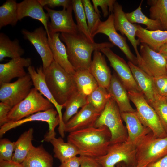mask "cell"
Masks as SVG:
<instances>
[{
	"label": "cell",
	"instance_id": "1",
	"mask_svg": "<svg viewBox=\"0 0 167 167\" xmlns=\"http://www.w3.org/2000/svg\"><path fill=\"white\" fill-rule=\"evenodd\" d=\"M111 138L109 130L103 126L69 133L67 139L77 148L80 156L96 158L106 154L111 144Z\"/></svg>",
	"mask_w": 167,
	"mask_h": 167
},
{
	"label": "cell",
	"instance_id": "2",
	"mask_svg": "<svg viewBox=\"0 0 167 167\" xmlns=\"http://www.w3.org/2000/svg\"><path fill=\"white\" fill-rule=\"evenodd\" d=\"M60 38L66 45L69 60L75 71L89 70L93 52L114 46L109 42H92L79 32L74 34L61 33Z\"/></svg>",
	"mask_w": 167,
	"mask_h": 167
},
{
	"label": "cell",
	"instance_id": "3",
	"mask_svg": "<svg viewBox=\"0 0 167 167\" xmlns=\"http://www.w3.org/2000/svg\"><path fill=\"white\" fill-rule=\"evenodd\" d=\"M43 71L49 91L56 101L63 106L78 91L73 75L66 71L54 60Z\"/></svg>",
	"mask_w": 167,
	"mask_h": 167
},
{
	"label": "cell",
	"instance_id": "4",
	"mask_svg": "<svg viewBox=\"0 0 167 167\" xmlns=\"http://www.w3.org/2000/svg\"><path fill=\"white\" fill-rule=\"evenodd\" d=\"M135 167H144L167 155V136L161 138L155 136L151 131L135 146Z\"/></svg>",
	"mask_w": 167,
	"mask_h": 167
},
{
	"label": "cell",
	"instance_id": "5",
	"mask_svg": "<svg viewBox=\"0 0 167 167\" xmlns=\"http://www.w3.org/2000/svg\"><path fill=\"white\" fill-rule=\"evenodd\" d=\"M121 113L114 100L111 97L97 119L94 127L105 126L111 134V144L126 142L128 134L122 122Z\"/></svg>",
	"mask_w": 167,
	"mask_h": 167
},
{
	"label": "cell",
	"instance_id": "6",
	"mask_svg": "<svg viewBox=\"0 0 167 167\" xmlns=\"http://www.w3.org/2000/svg\"><path fill=\"white\" fill-rule=\"evenodd\" d=\"M54 106L36 88H32L24 99L12 108L6 123L20 120L37 112L53 108Z\"/></svg>",
	"mask_w": 167,
	"mask_h": 167
},
{
	"label": "cell",
	"instance_id": "7",
	"mask_svg": "<svg viewBox=\"0 0 167 167\" xmlns=\"http://www.w3.org/2000/svg\"><path fill=\"white\" fill-rule=\"evenodd\" d=\"M130 100L135 106L137 115L142 124L150 129L158 138L167 136L159 118L153 108L148 104L143 94L128 91Z\"/></svg>",
	"mask_w": 167,
	"mask_h": 167
},
{
	"label": "cell",
	"instance_id": "8",
	"mask_svg": "<svg viewBox=\"0 0 167 167\" xmlns=\"http://www.w3.org/2000/svg\"><path fill=\"white\" fill-rule=\"evenodd\" d=\"M136 155L135 146L125 142L111 144L105 155L95 159L102 167H116L122 162L126 167H135Z\"/></svg>",
	"mask_w": 167,
	"mask_h": 167
},
{
	"label": "cell",
	"instance_id": "9",
	"mask_svg": "<svg viewBox=\"0 0 167 167\" xmlns=\"http://www.w3.org/2000/svg\"><path fill=\"white\" fill-rule=\"evenodd\" d=\"M33 85L28 73L14 82L1 84H0V100L12 108L28 96Z\"/></svg>",
	"mask_w": 167,
	"mask_h": 167
},
{
	"label": "cell",
	"instance_id": "10",
	"mask_svg": "<svg viewBox=\"0 0 167 167\" xmlns=\"http://www.w3.org/2000/svg\"><path fill=\"white\" fill-rule=\"evenodd\" d=\"M33 121L45 122L48 123L49 131L45 136L44 140L49 142L51 139L55 137L56 133L55 129L59 124L60 119L57 111L53 108L46 111L37 112L16 122L6 123L0 127V136L2 137L11 129L25 123Z\"/></svg>",
	"mask_w": 167,
	"mask_h": 167
},
{
	"label": "cell",
	"instance_id": "11",
	"mask_svg": "<svg viewBox=\"0 0 167 167\" xmlns=\"http://www.w3.org/2000/svg\"><path fill=\"white\" fill-rule=\"evenodd\" d=\"M139 54L137 66L146 73L153 77L167 75V60L163 55L144 43H141Z\"/></svg>",
	"mask_w": 167,
	"mask_h": 167
},
{
	"label": "cell",
	"instance_id": "12",
	"mask_svg": "<svg viewBox=\"0 0 167 167\" xmlns=\"http://www.w3.org/2000/svg\"><path fill=\"white\" fill-rule=\"evenodd\" d=\"M100 51L107 57L110 66L127 91L142 92L134 78L128 63L122 58L113 52L110 48H104Z\"/></svg>",
	"mask_w": 167,
	"mask_h": 167
},
{
	"label": "cell",
	"instance_id": "13",
	"mask_svg": "<svg viewBox=\"0 0 167 167\" xmlns=\"http://www.w3.org/2000/svg\"><path fill=\"white\" fill-rule=\"evenodd\" d=\"M44 8L50 19L48 24L49 32L74 34L79 32L73 18L72 4L68 8L59 11L51 9L47 6Z\"/></svg>",
	"mask_w": 167,
	"mask_h": 167
},
{
	"label": "cell",
	"instance_id": "14",
	"mask_svg": "<svg viewBox=\"0 0 167 167\" xmlns=\"http://www.w3.org/2000/svg\"><path fill=\"white\" fill-rule=\"evenodd\" d=\"M98 33L103 34L107 36L111 43L117 46L125 54L129 61L138 65L137 58L131 51L126 38L119 34L115 28L113 13L109 15L106 20L101 21L93 37Z\"/></svg>",
	"mask_w": 167,
	"mask_h": 167
},
{
	"label": "cell",
	"instance_id": "15",
	"mask_svg": "<svg viewBox=\"0 0 167 167\" xmlns=\"http://www.w3.org/2000/svg\"><path fill=\"white\" fill-rule=\"evenodd\" d=\"M21 32L24 38L33 45L39 54L42 61L43 69L45 70L54 60L45 30L42 26H40L33 31L24 29Z\"/></svg>",
	"mask_w": 167,
	"mask_h": 167
},
{
	"label": "cell",
	"instance_id": "16",
	"mask_svg": "<svg viewBox=\"0 0 167 167\" xmlns=\"http://www.w3.org/2000/svg\"><path fill=\"white\" fill-rule=\"evenodd\" d=\"M28 71L34 88L43 95L56 108L60 119L58 131L61 136L64 137L65 136V124L62 120L63 115L62 111L63 107L56 101L48 87L45 81L42 66H41L37 68L36 70L34 66L31 65L28 67Z\"/></svg>",
	"mask_w": 167,
	"mask_h": 167
},
{
	"label": "cell",
	"instance_id": "17",
	"mask_svg": "<svg viewBox=\"0 0 167 167\" xmlns=\"http://www.w3.org/2000/svg\"><path fill=\"white\" fill-rule=\"evenodd\" d=\"M113 12L114 25L116 30L119 31L123 36L125 35L127 37L134 49L137 58H139L141 56L138 50L137 46L140 43L139 40L135 38L138 30L137 24H132L128 20L122 6L116 1L114 5Z\"/></svg>",
	"mask_w": 167,
	"mask_h": 167
},
{
	"label": "cell",
	"instance_id": "18",
	"mask_svg": "<svg viewBox=\"0 0 167 167\" xmlns=\"http://www.w3.org/2000/svg\"><path fill=\"white\" fill-rule=\"evenodd\" d=\"M100 114L91 104L88 103L65 124V132L69 133L94 127Z\"/></svg>",
	"mask_w": 167,
	"mask_h": 167
},
{
	"label": "cell",
	"instance_id": "19",
	"mask_svg": "<svg viewBox=\"0 0 167 167\" xmlns=\"http://www.w3.org/2000/svg\"><path fill=\"white\" fill-rule=\"evenodd\" d=\"M43 7L38 0H24L18 3L17 19L18 21L29 17L38 20L43 24L49 37L48 24L49 18L48 13L44 11Z\"/></svg>",
	"mask_w": 167,
	"mask_h": 167
},
{
	"label": "cell",
	"instance_id": "20",
	"mask_svg": "<svg viewBox=\"0 0 167 167\" xmlns=\"http://www.w3.org/2000/svg\"><path fill=\"white\" fill-rule=\"evenodd\" d=\"M32 64L30 58L22 57L11 59L8 62L0 64V84L10 83L15 78H20L25 76L24 69Z\"/></svg>",
	"mask_w": 167,
	"mask_h": 167
},
{
	"label": "cell",
	"instance_id": "21",
	"mask_svg": "<svg viewBox=\"0 0 167 167\" xmlns=\"http://www.w3.org/2000/svg\"><path fill=\"white\" fill-rule=\"evenodd\" d=\"M122 118L126 123L127 134V143L135 146L146 135L152 131L144 126L139 119L136 111L134 112L121 113Z\"/></svg>",
	"mask_w": 167,
	"mask_h": 167
},
{
	"label": "cell",
	"instance_id": "22",
	"mask_svg": "<svg viewBox=\"0 0 167 167\" xmlns=\"http://www.w3.org/2000/svg\"><path fill=\"white\" fill-rule=\"evenodd\" d=\"M107 90L111 97L116 103L121 113L136 111L130 104L127 90L116 73L114 72L112 75L110 84Z\"/></svg>",
	"mask_w": 167,
	"mask_h": 167
},
{
	"label": "cell",
	"instance_id": "23",
	"mask_svg": "<svg viewBox=\"0 0 167 167\" xmlns=\"http://www.w3.org/2000/svg\"><path fill=\"white\" fill-rule=\"evenodd\" d=\"M89 70L92 75L99 86L108 89L111 81L112 75L107 66L104 55L101 51L94 52L93 59Z\"/></svg>",
	"mask_w": 167,
	"mask_h": 167
},
{
	"label": "cell",
	"instance_id": "24",
	"mask_svg": "<svg viewBox=\"0 0 167 167\" xmlns=\"http://www.w3.org/2000/svg\"><path fill=\"white\" fill-rule=\"evenodd\" d=\"M134 78L147 101L150 105L154 101L157 94L153 77L146 73L138 66L128 61Z\"/></svg>",
	"mask_w": 167,
	"mask_h": 167
},
{
	"label": "cell",
	"instance_id": "25",
	"mask_svg": "<svg viewBox=\"0 0 167 167\" xmlns=\"http://www.w3.org/2000/svg\"><path fill=\"white\" fill-rule=\"evenodd\" d=\"M48 37L54 60L68 73L74 75L75 71L70 63L66 47L60 38L59 32H49Z\"/></svg>",
	"mask_w": 167,
	"mask_h": 167
},
{
	"label": "cell",
	"instance_id": "26",
	"mask_svg": "<svg viewBox=\"0 0 167 167\" xmlns=\"http://www.w3.org/2000/svg\"><path fill=\"white\" fill-rule=\"evenodd\" d=\"M137 26L136 36L140 43L147 44L154 51L158 52L159 48L167 43V30L149 31L139 24Z\"/></svg>",
	"mask_w": 167,
	"mask_h": 167
},
{
	"label": "cell",
	"instance_id": "27",
	"mask_svg": "<svg viewBox=\"0 0 167 167\" xmlns=\"http://www.w3.org/2000/svg\"><path fill=\"white\" fill-rule=\"evenodd\" d=\"M53 159L42 145H33L22 163L24 167H53Z\"/></svg>",
	"mask_w": 167,
	"mask_h": 167
},
{
	"label": "cell",
	"instance_id": "28",
	"mask_svg": "<svg viewBox=\"0 0 167 167\" xmlns=\"http://www.w3.org/2000/svg\"><path fill=\"white\" fill-rule=\"evenodd\" d=\"M34 130L30 128L23 133L15 142L14 152L12 161L22 163L33 146Z\"/></svg>",
	"mask_w": 167,
	"mask_h": 167
},
{
	"label": "cell",
	"instance_id": "29",
	"mask_svg": "<svg viewBox=\"0 0 167 167\" xmlns=\"http://www.w3.org/2000/svg\"><path fill=\"white\" fill-rule=\"evenodd\" d=\"M24 50L19 45V40L15 39L11 40L3 33H0V61L6 57L11 59L21 57Z\"/></svg>",
	"mask_w": 167,
	"mask_h": 167
},
{
	"label": "cell",
	"instance_id": "30",
	"mask_svg": "<svg viewBox=\"0 0 167 167\" xmlns=\"http://www.w3.org/2000/svg\"><path fill=\"white\" fill-rule=\"evenodd\" d=\"M62 138L55 137L49 142L53 147L54 157L61 163L79 155L78 149L74 145L68 142H65Z\"/></svg>",
	"mask_w": 167,
	"mask_h": 167
},
{
	"label": "cell",
	"instance_id": "31",
	"mask_svg": "<svg viewBox=\"0 0 167 167\" xmlns=\"http://www.w3.org/2000/svg\"><path fill=\"white\" fill-rule=\"evenodd\" d=\"M73 77L78 90L87 96L99 86L96 79L88 70L76 71Z\"/></svg>",
	"mask_w": 167,
	"mask_h": 167
},
{
	"label": "cell",
	"instance_id": "32",
	"mask_svg": "<svg viewBox=\"0 0 167 167\" xmlns=\"http://www.w3.org/2000/svg\"><path fill=\"white\" fill-rule=\"evenodd\" d=\"M87 96L78 90L74 93L63 105L66 109L62 115V120L65 124L75 115L78 109L88 104Z\"/></svg>",
	"mask_w": 167,
	"mask_h": 167
},
{
	"label": "cell",
	"instance_id": "33",
	"mask_svg": "<svg viewBox=\"0 0 167 167\" xmlns=\"http://www.w3.org/2000/svg\"><path fill=\"white\" fill-rule=\"evenodd\" d=\"M142 1L139 7L134 11L125 13L126 17L131 23L142 24L146 26V29L149 31L163 30L159 21L148 18L142 12L141 5Z\"/></svg>",
	"mask_w": 167,
	"mask_h": 167
},
{
	"label": "cell",
	"instance_id": "34",
	"mask_svg": "<svg viewBox=\"0 0 167 167\" xmlns=\"http://www.w3.org/2000/svg\"><path fill=\"white\" fill-rule=\"evenodd\" d=\"M17 5L15 0H7L0 6V29L9 25H16Z\"/></svg>",
	"mask_w": 167,
	"mask_h": 167
},
{
	"label": "cell",
	"instance_id": "35",
	"mask_svg": "<svg viewBox=\"0 0 167 167\" xmlns=\"http://www.w3.org/2000/svg\"><path fill=\"white\" fill-rule=\"evenodd\" d=\"M150 19L160 23L163 30H167V0H149Z\"/></svg>",
	"mask_w": 167,
	"mask_h": 167
},
{
	"label": "cell",
	"instance_id": "36",
	"mask_svg": "<svg viewBox=\"0 0 167 167\" xmlns=\"http://www.w3.org/2000/svg\"><path fill=\"white\" fill-rule=\"evenodd\" d=\"M72 5L79 32L83 34L90 41L95 42L88 27L82 0H72Z\"/></svg>",
	"mask_w": 167,
	"mask_h": 167
},
{
	"label": "cell",
	"instance_id": "37",
	"mask_svg": "<svg viewBox=\"0 0 167 167\" xmlns=\"http://www.w3.org/2000/svg\"><path fill=\"white\" fill-rule=\"evenodd\" d=\"M111 96L105 88L98 86L87 96L88 103L98 112L101 113L104 109Z\"/></svg>",
	"mask_w": 167,
	"mask_h": 167
},
{
	"label": "cell",
	"instance_id": "38",
	"mask_svg": "<svg viewBox=\"0 0 167 167\" xmlns=\"http://www.w3.org/2000/svg\"><path fill=\"white\" fill-rule=\"evenodd\" d=\"M88 27L92 37L101 22L100 17L96 12L89 0H82Z\"/></svg>",
	"mask_w": 167,
	"mask_h": 167
},
{
	"label": "cell",
	"instance_id": "39",
	"mask_svg": "<svg viewBox=\"0 0 167 167\" xmlns=\"http://www.w3.org/2000/svg\"><path fill=\"white\" fill-rule=\"evenodd\" d=\"M150 105L155 110L167 134V102L165 98L158 94L153 102Z\"/></svg>",
	"mask_w": 167,
	"mask_h": 167
},
{
	"label": "cell",
	"instance_id": "40",
	"mask_svg": "<svg viewBox=\"0 0 167 167\" xmlns=\"http://www.w3.org/2000/svg\"><path fill=\"white\" fill-rule=\"evenodd\" d=\"M15 142H12L7 139L0 140V161H12L14 152Z\"/></svg>",
	"mask_w": 167,
	"mask_h": 167
},
{
	"label": "cell",
	"instance_id": "41",
	"mask_svg": "<svg viewBox=\"0 0 167 167\" xmlns=\"http://www.w3.org/2000/svg\"><path fill=\"white\" fill-rule=\"evenodd\" d=\"M94 8L98 15L101 17L100 12L98 9L100 6L102 10L103 16L107 17L109 13H113L114 5L116 2L115 0H92Z\"/></svg>",
	"mask_w": 167,
	"mask_h": 167
},
{
	"label": "cell",
	"instance_id": "42",
	"mask_svg": "<svg viewBox=\"0 0 167 167\" xmlns=\"http://www.w3.org/2000/svg\"><path fill=\"white\" fill-rule=\"evenodd\" d=\"M157 94L160 96L167 97V75L153 77Z\"/></svg>",
	"mask_w": 167,
	"mask_h": 167
},
{
	"label": "cell",
	"instance_id": "43",
	"mask_svg": "<svg viewBox=\"0 0 167 167\" xmlns=\"http://www.w3.org/2000/svg\"><path fill=\"white\" fill-rule=\"evenodd\" d=\"M43 7L47 6L49 8L62 6L63 8H67L72 4L70 0H38Z\"/></svg>",
	"mask_w": 167,
	"mask_h": 167
},
{
	"label": "cell",
	"instance_id": "44",
	"mask_svg": "<svg viewBox=\"0 0 167 167\" xmlns=\"http://www.w3.org/2000/svg\"><path fill=\"white\" fill-rule=\"evenodd\" d=\"M9 105L5 103H0V126L6 123L8 114L12 109Z\"/></svg>",
	"mask_w": 167,
	"mask_h": 167
},
{
	"label": "cell",
	"instance_id": "45",
	"mask_svg": "<svg viewBox=\"0 0 167 167\" xmlns=\"http://www.w3.org/2000/svg\"><path fill=\"white\" fill-rule=\"evenodd\" d=\"M81 158L80 167H102L95 158L79 156Z\"/></svg>",
	"mask_w": 167,
	"mask_h": 167
},
{
	"label": "cell",
	"instance_id": "46",
	"mask_svg": "<svg viewBox=\"0 0 167 167\" xmlns=\"http://www.w3.org/2000/svg\"><path fill=\"white\" fill-rule=\"evenodd\" d=\"M80 156H76L61 163L59 167H80Z\"/></svg>",
	"mask_w": 167,
	"mask_h": 167
},
{
	"label": "cell",
	"instance_id": "47",
	"mask_svg": "<svg viewBox=\"0 0 167 167\" xmlns=\"http://www.w3.org/2000/svg\"><path fill=\"white\" fill-rule=\"evenodd\" d=\"M145 167H167V155L158 161L148 165Z\"/></svg>",
	"mask_w": 167,
	"mask_h": 167
},
{
	"label": "cell",
	"instance_id": "48",
	"mask_svg": "<svg viewBox=\"0 0 167 167\" xmlns=\"http://www.w3.org/2000/svg\"><path fill=\"white\" fill-rule=\"evenodd\" d=\"M0 167H24L22 163H19L12 161H0Z\"/></svg>",
	"mask_w": 167,
	"mask_h": 167
},
{
	"label": "cell",
	"instance_id": "49",
	"mask_svg": "<svg viewBox=\"0 0 167 167\" xmlns=\"http://www.w3.org/2000/svg\"><path fill=\"white\" fill-rule=\"evenodd\" d=\"M158 52L163 55L167 60V43L162 45L159 48Z\"/></svg>",
	"mask_w": 167,
	"mask_h": 167
},
{
	"label": "cell",
	"instance_id": "50",
	"mask_svg": "<svg viewBox=\"0 0 167 167\" xmlns=\"http://www.w3.org/2000/svg\"><path fill=\"white\" fill-rule=\"evenodd\" d=\"M116 167H122L121 162L117 164L116 165Z\"/></svg>",
	"mask_w": 167,
	"mask_h": 167
},
{
	"label": "cell",
	"instance_id": "51",
	"mask_svg": "<svg viewBox=\"0 0 167 167\" xmlns=\"http://www.w3.org/2000/svg\"><path fill=\"white\" fill-rule=\"evenodd\" d=\"M122 167H126L125 164L123 162H121Z\"/></svg>",
	"mask_w": 167,
	"mask_h": 167
},
{
	"label": "cell",
	"instance_id": "52",
	"mask_svg": "<svg viewBox=\"0 0 167 167\" xmlns=\"http://www.w3.org/2000/svg\"><path fill=\"white\" fill-rule=\"evenodd\" d=\"M165 100H166V101L167 102V97H165Z\"/></svg>",
	"mask_w": 167,
	"mask_h": 167
},
{
	"label": "cell",
	"instance_id": "53",
	"mask_svg": "<svg viewBox=\"0 0 167 167\" xmlns=\"http://www.w3.org/2000/svg\"><path fill=\"white\" fill-rule=\"evenodd\" d=\"M166 69H167V66H166Z\"/></svg>",
	"mask_w": 167,
	"mask_h": 167
},
{
	"label": "cell",
	"instance_id": "54",
	"mask_svg": "<svg viewBox=\"0 0 167 167\" xmlns=\"http://www.w3.org/2000/svg\"></svg>",
	"mask_w": 167,
	"mask_h": 167
}]
</instances>
